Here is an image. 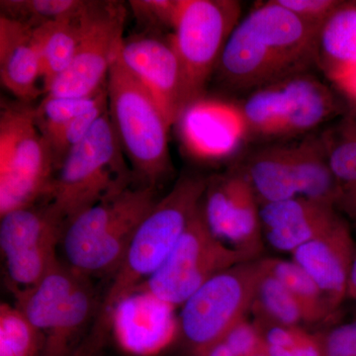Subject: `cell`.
<instances>
[{"instance_id": "obj_1", "label": "cell", "mask_w": 356, "mask_h": 356, "mask_svg": "<svg viewBox=\"0 0 356 356\" xmlns=\"http://www.w3.org/2000/svg\"><path fill=\"white\" fill-rule=\"evenodd\" d=\"M321 29L275 0L261 4L232 33L217 65L218 77L233 90L255 91L306 74L318 64Z\"/></svg>"}, {"instance_id": "obj_2", "label": "cell", "mask_w": 356, "mask_h": 356, "mask_svg": "<svg viewBox=\"0 0 356 356\" xmlns=\"http://www.w3.org/2000/svg\"><path fill=\"white\" fill-rule=\"evenodd\" d=\"M207 180L195 175H182L140 222L98 305L86 350L99 344L122 304L163 266L200 207Z\"/></svg>"}, {"instance_id": "obj_3", "label": "cell", "mask_w": 356, "mask_h": 356, "mask_svg": "<svg viewBox=\"0 0 356 356\" xmlns=\"http://www.w3.org/2000/svg\"><path fill=\"white\" fill-rule=\"evenodd\" d=\"M159 200L154 187L133 184L84 211L65 226L60 243L63 261L86 277L113 275L138 227Z\"/></svg>"}, {"instance_id": "obj_4", "label": "cell", "mask_w": 356, "mask_h": 356, "mask_svg": "<svg viewBox=\"0 0 356 356\" xmlns=\"http://www.w3.org/2000/svg\"><path fill=\"white\" fill-rule=\"evenodd\" d=\"M119 48L107 79L110 117L136 179L158 188L172 172L170 128L153 96L124 64Z\"/></svg>"}, {"instance_id": "obj_5", "label": "cell", "mask_w": 356, "mask_h": 356, "mask_svg": "<svg viewBox=\"0 0 356 356\" xmlns=\"http://www.w3.org/2000/svg\"><path fill=\"white\" fill-rule=\"evenodd\" d=\"M109 111L83 142L65 156L56 172L48 200L69 224L79 214L134 184Z\"/></svg>"}, {"instance_id": "obj_6", "label": "cell", "mask_w": 356, "mask_h": 356, "mask_svg": "<svg viewBox=\"0 0 356 356\" xmlns=\"http://www.w3.org/2000/svg\"><path fill=\"white\" fill-rule=\"evenodd\" d=\"M34 108L29 103L1 100L0 216L50 196L57 170Z\"/></svg>"}, {"instance_id": "obj_7", "label": "cell", "mask_w": 356, "mask_h": 356, "mask_svg": "<svg viewBox=\"0 0 356 356\" xmlns=\"http://www.w3.org/2000/svg\"><path fill=\"white\" fill-rule=\"evenodd\" d=\"M266 259L217 274L193 293L180 311L178 331L193 356H204L252 311Z\"/></svg>"}, {"instance_id": "obj_8", "label": "cell", "mask_w": 356, "mask_h": 356, "mask_svg": "<svg viewBox=\"0 0 356 356\" xmlns=\"http://www.w3.org/2000/svg\"><path fill=\"white\" fill-rule=\"evenodd\" d=\"M252 259L212 233L206 221L202 201L163 266L138 291L172 308L182 306L217 274Z\"/></svg>"}, {"instance_id": "obj_9", "label": "cell", "mask_w": 356, "mask_h": 356, "mask_svg": "<svg viewBox=\"0 0 356 356\" xmlns=\"http://www.w3.org/2000/svg\"><path fill=\"white\" fill-rule=\"evenodd\" d=\"M242 108L248 135L271 139L313 130L336 113L337 103L331 89L306 74L257 89Z\"/></svg>"}, {"instance_id": "obj_10", "label": "cell", "mask_w": 356, "mask_h": 356, "mask_svg": "<svg viewBox=\"0 0 356 356\" xmlns=\"http://www.w3.org/2000/svg\"><path fill=\"white\" fill-rule=\"evenodd\" d=\"M240 17L238 1L180 0L170 39L184 67L193 102L203 97Z\"/></svg>"}, {"instance_id": "obj_11", "label": "cell", "mask_w": 356, "mask_h": 356, "mask_svg": "<svg viewBox=\"0 0 356 356\" xmlns=\"http://www.w3.org/2000/svg\"><path fill=\"white\" fill-rule=\"evenodd\" d=\"M126 17L127 11L122 2L88 1L74 60L44 95L88 97L105 88L115 53L124 39Z\"/></svg>"}, {"instance_id": "obj_12", "label": "cell", "mask_w": 356, "mask_h": 356, "mask_svg": "<svg viewBox=\"0 0 356 356\" xmlns=\"http://www.w3.org/2000/svg\"><path fill=\"white\" fill-rule=\"evenodd\" d=\"M119 51L128 70L153 96L168 127L177 124L193 99L170 35L142 31L124 37Z\"/></svg>"}, {"instance_id": "obj_13", "label": "cell", "mask_w": 356, "mask_h": 356, "mask_svg": "<svg viewBox=\"0 0 356 356\" xmlns=\"http://www.w3.org/2000/svg\"><path fill=\"white\" fill-rule=\"evenodd\" d=\"M203 209L208 226L220 241L259 259L264 245L259 199L242 170L209 178Z\"/></svg>"}, {"instance_id": "obj_14", "label": "cell", "mask_w": 356, "mask_h": 356, "mask_svg": "<svg viewBox=\"0 0 356 356\" xmlns=\"http://www.w3.org/2000/svg\"><path fill=\"white\" fill-rule=\"evenodd\" d=\"M177 123L189 153L208 161L228 158L250 136L242 106L221 100L200 98Z\"/></svg>"}, {"instance_id": "obj_15", "label": "cell", "mask_w": 356, "mask_h": 356, "mask_svg": "<svg viewBox=\"0 0 356 356\" xmlns=\"http://www.w3.org/2000/svg\"><path fill=\"white\" fill-rule=\"evenodd\" d=\"M355 254L350 228L341 219L324 235L292 252L293 261L317 283L332 311L348 297V276Z\"/></svg>"}, {"instance_id": "obj_16", "label": "cell", "mask_w": 356, "mask_h": 356, "mask_svg": "<svg viewBox=\"0 0 356 356\" xmlns=\"http://www.w3.org/2000/svg\"><path fill=\"white\" fill-rule=\"evenodd\" d=\"M262 235L271 247L292 252L324 235L339 218L334 206L305 197L262 204Z\"/></svg>"}, {"instance_id": "obj_17", "label": "cell", "mask_w": 356, "mask_h": 356, "mask_svg": "<svg viewBox=\"0 0 356 356\" xmlns=\"http://www.w3.org/2000/svg\"><path fill=\"white\" fill-rule=\"evenodd\" d=\"M0 79L19 102L44 95L41 57L33 28L0 15Z\"/></svg>"}, {"instance_id": "obj_18", "label": "cell", "mask_w": 356, "mask_h": 356, "mask_svg": "<svg viewBox=\"0 0 356 356\" xmlns=\"http://www.w3.org/2000/svg\"><path fill=\"white\" fill-rule=\"evenodd\" d=\"M65 222L49 200L19 208L0 216L2 257L56 243L60 245Z\"/></svg>"}, {"instance_id": "obj_19", "label": "cell", "mask_w": 356, "mask_h": 356, "mask_svg": "<svg viewBox=\"0 0 356 356\" xmlns=\"http://www.w3.org/2000/svg\"><path fill=\"white\" fill-rule=\"evenodd\" d=\"M262 204L301 194V175L293 145H274L255 152L243 172Z\"/></svg>"}, {"instance_id": "obj_20", "label": "cell", "mask_w": 356, "mask_h": 356, "mask_svg": "<svg viewBox=\"0 0 356 356\" xmlns=\"http://www.w3.org/2000/svg\"><path fill=\"white\" fill-rule=\"evenodd\" d=\"M81 276L58 259L38 284L14 296V305L44 337Z\"/></svg>"}, {"instance_id": "obj_21", "label": "cell", "mask_w": 356, "mask_h": 356, "mask_svg": "<svg viewBox=\"0 0 356 356\" xmlns=\"http://www.w3.org/2000/svg\"><path fill=\"white\" fill-rule=\"evenodd\" d=\"M90 278L81 276L76 288L44 334L42 356H72L74 343L97 311Z\"/></svg>"}, {"instance_id": "obj_22", "label": "cell", "mask_w": 356, "mask_h": 356, "mask_svg": "<svg viewBox=\"0 0 356 356\" xmlns=\"http://www.w3.org/2000/svg\"><path fill=\"white\" fill-rule=\"evenodd\" d=\"M86 4L76 15L51 21L33 29L41 57L44 93L74 60L81 40V20Z\"/></svg>"}, {"instance_id": "obj_23", "label": "cell", "mask_w": 356, "mask_h": 356, "mask_svg": "<svg viewBox=\"0 0 356 356\" xmlns=\"http://www.w3.org/2000/svg\"><path fill=\"white\" fill-rule=\"evenodd\" d=\"M318 64L327 77L356 67V1H341L323 26Z\"/></svg>"}, {"instance_id": "obj_24", "label": "cell", "mask_w": 356, "mask_h": 356, "mask_svg": "<svg viewBox=\"0 0 356 356\" xmlns=\"http://www.w3.org/2000/svg\"><path fill=\"white\" fill-rule=\"evenodd\" d=\"M332 172L341 189V201L350 196L356 210V117L339 122L322 137Z\"/></svg>"}, {"instance_id": "obj_25", "label": "cell", "mask_w": 356, "mask_h": 356, "mask_svg": "<svg viewBox=\"0 0 356 356\" xmlns=\"http://www.w3.org/2000/svg\"><path fill=\"white\" fill-rule=\"evenodd\" d=\"M262 276L252 311L257 316L259 330L271 325L294 327L304 322L303 314L298 302L277 278L269 273L267 267Z\"/></svg>"}, {"instance_id": "obj_26", "label": "cell", "mask_w": 356, "mask_h": 356, "mask_svg": "<svg viewBox=\"0 0 356 356\" xmlns=\"http://www.w3.org/2000/svg\"><path fill=\"white\" fill-rule=\"evenodd\" d=\"M266 262L269 273L277 278L298 302L304 322L314 324L332 313L324 293L296 262L275 259H266Z\"/></svg>"}, {"instance_id": "obj_27", "label": "cell", "mask_w": 356, "mask_h": 356, "mask_svg": "<svg viewBox=\"0 0 356 356\" xmlns=\"http://www.w3.org/2000/svg\"><path fill=\"white\" fill-rule=\"evenodd\" d=\"M44 337L15 305L0 304V356H42Z\"/></svg>"}, {"instance_id": "obj_28", "label": "cell", "mask_w": 356, "mask_h": 356, "mask_svg": "<svg viewBox=\"0 0 356 356\" xmlns=\"http://www.w3.org/2000/svg\"><path fill=\"white\" fill-rule=\"evenodd\" d=\"M58 243H51L4 259L7 282L14 296L31 289L43 280L60 257Z\"/></svg>"}, {"instance_id": "obj_29", "label": "cell", "mask_w": 356, "mask_h": 356, "mask_svg": "<svg viewBox=\"0 0 356 356\" xmlns=\"http://www.w3.org/2000/svg\"><path fill=\"white\" fill-rule=\"evenodd\" d=\"M86 4L83 0H1L0 15L35 29L51 21L76 15Z\"/></svg>"}, {"instance_id": "obj_30", "label": "cell", "mask_w": 356, "mask_h": 356, "mask_svg": "<svg viewBox=\"0 0 356 356\" xmlns=\"http://www.w3.org/2000/svg\"><path fill=\"white\" fill-rule=\"evenodd\" d=\"M107 95L106 84L99 92L88 97L65 98L44 95L43 99L34 108L37 127L44 139L49 140L72 119L95 107Z\"/></svg>"}, {"instance_id": "obj_31", "label": "cell", "mask_w": 356, "mask_h": 356, "mask_svg": "<svg viewBox=\"0 0 356 356\" xmlns=\"http://www.w3.org/2000/svg\"><path fill=\"white\" fill-rule=\"evenodd\" d=\"M107 111L108 95L103 97L95 107L72 119L57 133L54 134L50 139L47 140L55 161L56 170H58L70 152L86 139L96 122Z\"/></svg>"}, {"instance_id": "obj_32", "label": "cell", "mask_w": 356, "mask_h": 356, "mask_svg": "<svg viewBox=\"0 0 356 356\" xmlns=\"http://www.w3.org/2000/svg\"><path fill=\"white\" fill-rule=\"evenodd\" d=\"M180 0H132L129 2L143 31L172 34L179 8Z\"/></svg>"}, {"instance_id": "obj_33", "label": "cell", "mask_w": 356, "mask_h": 356, "mask_svg": "<svg viewBox=\"0 0 356 356\" xmlns=\"http://www.w3.org/2000/svg\"><path fill=\"white\" fill-rule=\"evenodd\" d=\"M283 8L295 14L300 19L323 28L341 1L337 0H275Z\"/></svg>"}, {"instance_id": "obj_34", "label": "cell", "mask_w": 356, "mask_h": 356, "mask_svg": "<svg viewBox=\"0 0 356 356\" xmlns=\"http://www.w3.org/2000/svg\"><path fill=\"white\" fill-rule=\"evenodd\" d=\"M236 356H250L264 348V339L261 330L247 318L238 323L222 339Z\"/></svg>"}, {"instance_id": "obj_35", "label": "cell", "mask_w": 356, "mask_h": 356, "mask_svg": "<svg viewBox=\"0 0 356 356\" xmlns=\"http://www.w3.org/2000/svg\"><path fill=\"white\" fill-rule=\"evenodd\" d=\"M323 343L325 356H356V321L334 327Z\"/></svg>"}, {"instance_id": "obj_36", "label": "cell", "mask_w": 356, "mask_h": 356, "mask_svg": "<svg viewBox=\"0 0 356 356\" xmlns=\"http://www.w3.org/2000/svg\"><path fill=\"white\" fill-rule=\"evenodd\" d=\"M269 356H325L323 337L311 334L302 343L287 350H268Z\"/></svg>"}, {"instance_id": "obj_37", "label": "cell", "mask_w": 356, "mask_h": 356, "mask_svg": "<svg viewBox=\"0 0 356 356\" xmlns=\"http://www.w3.org/2000/svg\"><path fill=\"white\" fill-rule=\"evenodd\" d=\"M337 90L348 100L353 109V116L356 117V67L337 72L330 77Z\"/></svg>"}, {"instance_id": "obj_38", "label": "cell", "mask_w": 356, "mask_h": 356, "mask_svg": "<svg viewBox=\"0 0 356 356\" xmlns=\"http://www.w3.org/2000/svg\"><path fill=\"white\" fill-rule=\"evenodd\" d=\"M204 356H236L224 341L213 346Z\"/></svg>"}, {"instance_id": "obj_39", "label": "cell", "mask_w": 356, "mask_h": 356, "mask_svg": "<svg viewBox=\"0 0 356 356\" xmlns=\"http://www.w3.org/2000/svg\"><path fill=\"white\" fill-rule=\"evenodd\" d=\"M348 297L356 299V254L351 264L348 281Z\"/></svg>"}, {"instance_id": "obj_40", "label": "cell", "mask_w": 356, "mask_h": 356, "mask_svg": "<svg viewBox=\"0 0 356 356\" xmlns=\"http://www.w3.org/2000/svg\"><path fill=\"white\" fill-rule=\"evenodd\" d=\"M250 356H269L268 351H267L266 346L264 344V348H261L259 351L254 353V355Z\"/></svg>"}, {"instance_id": "obj_41", "label": "cell", "mask_w": 356, "mask_h": 356, "mask_svg": "<svg viewBox=\"0 0 356 356\" xmlns=\"http://www.w3.org/2000/svg\"><path fill=\"white\" fill-rule=\"evenodd\" d=\"M355 301H356V299H355Z\"/></svg>"}]
</instances>
